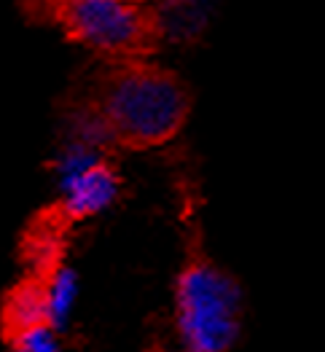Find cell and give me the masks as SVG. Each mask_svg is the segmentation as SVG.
Returning a JSON list of instances; mask_svg holds the SVG:
<instances>
[{"instance_id":"5","label":"cell","mask_w":325,"mask_h":352,"mask_svg":"<svg viewBox=\"0 0 325 352\" xmlns=\"http://www.w3.org/2000/svg\"><path fill=\"white\" fill-rule=\"evenodd\" d=\"M159 41L191 43L212 16L215 0H150Z\"/></svg>"},{"instance_id":"9","label":"cell","mask_w":325,"mask_h":352,"mask_svg":"<svg viewBox=\"0 0 325 352\" xmlns=\"http://www.w3.org/2000/svg\"><path fill=\"white\" fill-rule=\"evenodd\" d=\"M5 342L16 352H57L62 350V331L52 323H35L8 333Z\"/></svg>"},{"instance_id":"1","label":"cell","mask_w":325,"mask_h":352,"mask_svg":"<svg viewBox=\"0 0 325 352\" xmlns=\"http://www.w3.org/2000/svg\"><path fill=\"white\" fill-rule=\"evenodd\" d=\"M89 102L105 118L116 151L167 146L191 116V89L186 81L146 57L111 59Z\"/></svg>"},{"instance_id":"3","label":"cell","mask_w":325,"mask_h":352,"mask_svg":"<svg viewBox=\"0 0 325 352\" xmlns=\"http://www.w3.org/2000/svg\"><path fill=\"white\" fill-rule=\"evenodd\" d=\"M62 32L105 59L146 57L159 41L150 0H43Z\"/></svg>"},{"instance_id":"7","label":"cell","mask_w":325,"mask_h":352,"mask_svg":"<svg viewBox=\"0 0 325 352\" xmlns=\"http://www.w3.org/2000/svg\"><path fill=\"white\" fill-rule=\"evenodd\" d=\"M43 277V288H46V309H49V323L65 331V325L70 323V315L76 309L78 301V274L76 269L65 264H57L52 272L41 274Z\"/></svg>"},{"instance_id":"2","label":"cell","mask_w":325,"mask_h":352,"mask_svg":"<svg viewBox=\"0 0 325 352\" xmlns=\"http://www.w3.org/2000/svg\"><path fill=\"white\" fill-rule=\"evenodd\" d=\"M245 298L234 277L205 256H191L177 272L172 325L188 352H229L242 336Z\"/></svg>"},{"instance_id":"8","label":"cell","mask_w":325,"mask_h":352,"mask_svg":"<svg viewBox=\"0 0 325 352\" xmlns=\"http://www.w3.org/2000/svg\"><path fill=\"white\" fill-rule=\"evenodd\" d=\"M67 138L81 140V143H87V146L100 148V151H108V153L116 151L105 118L100 116V111H97L89 100L78 102L76 108H70V116H67Z\"/></svg>"},{"instance_id":"4","label":"cell","mask_w":325,"mask_h":352,"mask_svg":"<svg viewBox=\"0 0 325 352\" xmlns=\"http://www.w3.org/2000/svg\"><path fill=\"white\" fill-rule=\"evenodd\" d=\"M59 194V215L70 223L78 221H91L102 215L108 207L113 205L121 194V173L116 164L102 156L91 167L81 170L78 175L67 177L57 183Z\"/></svg>"},{"instance_id":"6","label":"cell","mask_w":325,"mask_h":352,"mask_svg":"<svg viewBox=\"0 0 325 352\" xmlns=\"http://www.w3.org/2000/svg\"><path fill=\"white\" fill-rule=\"evenodd\" d=\"M0 323H3V336L27 328L35 323H49V309H46V288L43 277H30L22 280L14 291H8L3 309H0Z\"/></svg>"}]
</instances>
